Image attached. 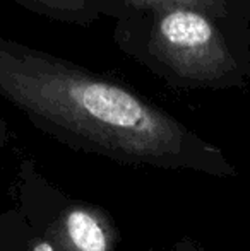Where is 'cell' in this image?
<instances>
[{"label": "cell", "mask_w": 250, "mask_h": 251, "mask_svg": "<svg viewBox=\"0 0 250 251\" xmlns=\"http://www.w3.org/2000/svg\"><path fill=\"white\" fill-rule=\"evenodd\" d=\"M0 98L72 151L137 168L237 176L223 149L127 84L2 34Z\"/></svg>", "instance_id": "cell-1"}, {"label": "cell", "mask_w": 250, "mask_h": 251, "mask_svg": "<svg viewBox=\"0 0 250 251\" xmlns=\"http://www.w3.org/2000/svg\"><path fill=\"white\" fill-rule=\"evenodd\" d=\"M113 43L124 55L182 91L250 87V24L170 5L125 12L115 21Z\"/></svg>", "instance_id": "cell-2"}, {"label": "cell", "mask_w": 250, "mask_h": 251, "mask_svg": "<svg viewBox=\"0 0 250 251\" xmlns=\"http://www.w3.org/2000/svg\"><path fill=\"white\" fill-rule=\"evenodd\" d=\"M16 207L45 232L55 251H118L120 232L113 215L93 201L74 199L23 157L10 185Z\"/></svg>", "instance_id": "cell-3"}, {"label": "cell", "mask_w": 250, "mask_h": 251, "mask_svg": "<svg viewBox=\"0 0 250 251\" xmlns=\"http://www.w3.org/2000/svg\"><path fill=\"white\" fill-rule=\"evenodd\" d=\"M23 9L55 23L86 27L103 17L117 21L122 7L117 0H12Z\"/></svg>", "instance_id": "cell-4"}, {"label": "cell", "mask_w": 250, "mask_h": 251, "mask_svg": "<svg viewBox=\"0 0 250 251\" xmlns=\"http://www.w3.org/2000/svg\"><path fill=\"white\" fill-rule=\"evenodd\" d=\"M0 251H55L50 239L14 205L0 210Z\"/></svg>", "instance_id": "cell-5"}, {"label": "cell", "mask_w": 250, "mask_h": 251, "mask_svg": "<svg viewBox=\"0 0 250 251\" xmlns=\"http://www.w3.org/2000/svg\"><path fill=\"white\" fill-rule=\"evenodd\" d=\"M122 7V14L153 10L158 7L184 5L211 12L224 17H245L238 5V0H117Z\"/></svg>", "instance_id": "cell-6"}, {"label": "cell", "mask_w": 250, "mask_h": 251, "mask_svg": "<svg viewBox=\"0 0 250 251\" xmlns=\"http://www.w3.org/2000/svg\"><path fill=\"white\" fill-rule=\"evenodd\" d=\"M168 251H207L204 246H200L199 243L192 241L190 238H184L180 241H177Z\"/></svg>", "instance_id": "cell-7"}, {"label": "cell", "mask_w": 250, "mask_h": 251, "mask_svg": "<svg viewBox=\"0 0 250 251\" xmlns=\"http://www.w3.org/2000/svg\"><path fill=\"white\" fill-rule=\"evenodd\" d=\"M9 137H10L9 125H7L5 118H3V115L0 113V151H2L3 147L7 146V144H9Z\"/></svg>", "instance_id": "cell-8"}, {"label": "cell", "mask_w": 250, "mask_h": 251, "mask_svg": "<svg viewBox=\"0 0 250 251\" xmlns=\"http://www.w3.org/2000/svg\"><path fill=\"white\" fill-rule=\"evenodd\" d=\"M238 5H240L242 14H244L245 19H247L250 24V0H238Z\"/></svg>", "instance_id": "cell-9"}, {"label": "cell", "mask_w": 250, "mask_h": 251, "mask_svg": "<svg viewBox=\"0 0 250 251\" xmlns=\"http://www.w3.org/2000/svg\"><path fill=\"white\" fill-rule=\"evenodd\" d=\"M151 251H153V250H151Z\"/></svg>", "instance_id": "cell-10"}]
</instances>
